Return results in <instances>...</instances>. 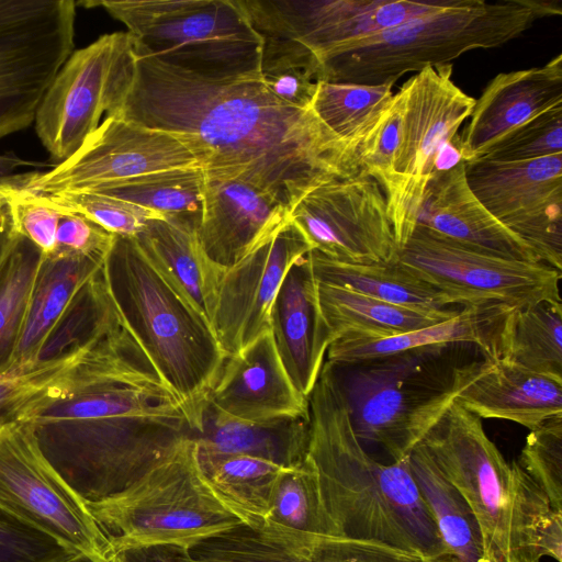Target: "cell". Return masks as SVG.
Instances as JSON below:
<instances>
[{
    "mask_svg": "<svg viewBox=\"0 0 562 562\" xmlns=\"http://www.w3.org/2000/svg\"><path fill=\"white\" fill-rule=\"evenodd\" d=\"M207 403L227 416L248 422L308 414V398L291 382L271 330L225 359Z\"/></svg>",
    "mask_w": 562,
    "mask_h": 562,
    "instance_id": "44dd1931",
    "label": "cell"
},
{
    "mask_svg": "<svg viewBox=\"0 0 562 562\" xmlns=\"http://www.w3.org/2000/svg\"><path fill=\"white\" fill-rule=\"evenodd\" d=\"M122 22L136 58L212 79L259 78L262 38L238 0H102Z\"/></svg>",
    "mask_w": 562,
    "mask_h": 562,
    "instance_id": "ba28073f",
    "label": "cell"
},
{
    "mask_svg": "<svg viewBox=\"0 0 562 562\" xmlns=\"http://www.w3.org/2000/svg\"><path fill=\"white\" fill-rule=\"evenodd\" d=\"M266 519L303 532L339 536L306 458L302 464L286 469L279 477Z\"/></svg>",
    "mask_w": 562,
    "mask_h": 562,
    "instance_id": "ab89813d",
    "label": "cell"
},
{
    "mask_svg": "<svg viewBox=\"0 0 562 562\" xmlns=\"http://www.w3.org/2000/svg\"><path fill=\"white\" fill-rule=\"evenodd\" d=\"M270 330L291 382L308 398L328 346L307 254L289 269L279 288L270 311Z\"/></svg>",
    "mask_w": 562,
    "mask_h": 562,
    "instance_id": "d4e9b609",
    "label": "cell"
},
{
    "mask_svg": "<svg viewBox=\"0 0 562 562\" xmlns=\"http://www.w3.org/2000/svg\"><path fill=\"white\" fill-rule=\"evenodd\" d=\"M104 562H195L189 548L172 543L133 546L106 553Z\"/></svg>",
    "mask_w": 562,
    "mask_h": 562,
    "instance_id": "816d5d0a",
    "label": "cell"
},
{
    "mask_svg": "<svg viewBox=\"0 0 562 562\" xmlns=\"http://www.w3.org/2000/svg\"><path fill=\"white\" fill-rule=\"evenodd\" d=\"M64 212L80 214L115 236L136 237L153 220L164 216L130 201L95 191L41 195Z\"/></svg>",
    "mask_w": 562,
    "mask_h": 562,
    "instance_id": "7bdbcfd3",
    "label": "cell"
},
{
    "mask_svg": "<svg viewBox=\"0 0 562 562\" xmlns=\"http://www.w3.org/2000/svg\"><path fill=\"white\" fill-rule=\"evenodd\" d=\"M403 102L397 91L359 148L361 170L381 187L386 202L395 192L394 161L396 157Z\"/></svg>",
    "mask_w": 562,
    "mask_h": 562,
    "instance_id": "bcb514c9",
    "label": "cell"
},
{
    "mask_svg": "<svg viewBox=\"0 0 562 562\" xmlns=\"http://www.w3.org/2000/svg\"><path fill=\"white\" fill-rule=\"evenodd\" d=\"M306 460L339 536L451 562L408 459L383 463L357 437L334 367L324 361L308 396Z\"/></svg>",
    "mask_w": 562,
    "mask_h": 562,
    "instance_id": "3957f363",
    "label": "cell"
},
{
    "mask_svg": "<svg viewBox=\"0 0 562 562\" xmlns=\"http://www.w3.org/2000/svg\"><path fill=\"white\" fill-rule=\"evenodd\" d=\"M74 0H0V69L66 61L74 52Z\"/></svg>",
    "mask_w": 562,
    "mask_h": 562,
    "instance_id": "4316f807",
    "label": "cell"
},
{
    "mask_svg": "<svg viewBox=\"0 0 562 562\" xmlns=\"http://www.w3.org/2000/svg\"><path fill=\"white\" fill-rule=\"evenodd\" d=\"M449 346L411 349L351 366L331 364L363 447L378 446L391 462H398L422 443L467 383V363L445 361Z\"/></svg>",
    "mask_w": 562,
    "mask_h": 562,
    "instance_id": "52a82bcc",
    "label": "cell"
},
{
    "mask_svg": "<svg viewBox=\"0 0 562 562\" xmlns=\"http://www.w3.org/2000/svg\"><path fill=\"white\" fill-rule=\"evenodd\" d=\"M313 250L290 220L229 268H220L212 330L226 358L270 330V311L289 269Z\"/></svg>",
    "mask_w": 562,
    "mask_h": 562,
    "instance_id": "ac0fdd59",
    "label": "cell"
},
{
    "mask_svg": "<svg viewBox=\"0 0 562 562\" xmlns=\"http://www.w3.org/2000/svg\"><path fill=\"white\" fill-rule=\"evenodd\" d=\"M562 105V55L546 65L501 72L475 100L458 136L463 161L483 156L497 140L532 117Z\"/></svg>",
    "mask_w": 562,
    "mask_h": 562,
    "instance_id": "7402d4cb",
    "label": "cell"
},
{
    "mask_svg": "<svg viewBox=\"0 0 562 562\" xmlns=\"http://www.w3.org/2000/svg\"><path fill=\"white\" fill-rule=\"evenodd\" d=\"M408 462L451 562H480L484 557L481 531L462 495L441 474L422 443L412 451Z\"/></svg>",
    "mask_w": 562,
    "mask_h": 562,
    "instance_id": "836d02e7",
    "label": "cell"
},
{
    "mask_svg": "<svg viewBox=\"0 0 562 562\" xmlns=\"http://www.w3.org/2000/svg\"><path fill=\"white\" fill-rule=\"evenodd\" d=\"M201 167L183 136L111 115L66 160L46 171L7 176L12 188L36 195L92 191L143 175Z\"/></svg>",
    "mask_w": 562,
    "mask_h": 562,
    "instance_id": "5bb4252c",
    "label": "cell"
},
{
    "mask_svg": "<svg viewBox=\"0 0 562 562\" xmlns=\"http://www.w3.org/2000/svg\"><path fill=\"white\" fill-rule=\"evenodd\" d=\"M314 250L356 263H395L400 248L379 183L364 171L305 194L290 211Z\"/></svg>",
    "mask_w": 562,
    "mask_h": 562,
    "instance_id": "e0dca14e",
    "label": "cell"
},
{
    "mask_svg": "<svg viewBox=\"0 0 562 562\" xmlns=\"http://www.w3.org/2000/svg\"><path fill=\"white\" fill-rule=\"evenodd\" d=\"M196 462L210 490L243 524L268 517L278 480L288 469L260 458L198 448Z\"/></svg>",
    "mask_w": 562,
    "mask_h": 562,
    "instance_id": "d6a6232c",
    "label": "cell"
},
{
    "mask_svg": "<svg viewBox=\"0 0 562 562\" xmlns=\"http://www.w3.org/2000/svg\"><path fill=\"white\" fill-rule=\"evenodd\" d=\"M482 205L526 241L540 261L562 269V154L522 161H464Z\"/></svg>",
    "mask_w": 562,
    "mask_h": 562,
    "instance_id": "2e32d148",
    "label": "cell"
},
{
    "mask_svg": "<svg viewBox=\"0 0 562 562\" xmlns=\"http://www.w3.org/2000/svg\"><path fill=\"white\" fill-rule=\"evenodd\" d=\"M1 188H2V182H1V180H0V189H1Z\"/></svg>",
    "mask_w": 562,
    "mask_h": 562,
    "instance_id": "9f6ffc18",
    "label": "cell"
},
{
    "mask_svg": "<svg viewBox=\"0 0 562 562\" xmlns=\"http://www.w3.org/2000/svg\"><path fill=\"white\" fill-rule=\"evenodd\" d=\"M200 450L265 459L283 468L302 464L307 456L310 412L268 422L227 416L206 403L200 432L190 435Z\"/></svg>",
    "mask_w": 562,
    "mask_h": 562,
    "instance_id": "83f0119b",
    "label": "cell"
},
{
    "mask_svg": "<svg viewBox=\"0 0 562 562\" xmlns=\"http://www.w3.org/2000/svg\"><path fill=\"white\" fill-rule=\"evenodd\" d=\"M0 507L66 547L105 561L109 538L46 460L27 420L0 428Z\"/></svg>",
    "mask_w": 562,
    "mask_h": 562,
    "instance_id": "9a60e30c",
    "label": "cell"
},
{
    "mask_svg": "<svg viewBox=\"0 0 562 562\" xmlns=\"http://www.w3.org/2000/svg\"><path fill=\"white\" fill-rule=\"evenodd\" d=\"M315 282L324 338L328 347L342 338L376 339L416 330L451 318L460 310L428 313Z\"/></svg>",
    "mask_w": 562,
    "mask_h": 562,
    "instance_id": "f546056e",
    "label": "cell"
},
{
    "mask_svg": "<svg viewBox=\"0 0 562 562\" xmlns=\"http://www.w3.org/2000/svg\"><path fill=\"white\" fill-rule=\"evenodd\" d=\"M86 505L109 538V551L156 543L190 548L243 524L205 483L191 438L120 494Z\"/></svg>",
    "mask_w": 562,
    "mask_h": 562,
    "instance_id": "9c48e42d",
    "label": "cell"
},
{
    "mask_svg": "<svg viewBox=\"0 0 562 562\" xmlns=\"http://www.w3.org/2000/svg\"><path fill=\"white\" fill-rule=\"evenodd\" d=\"M90 346L55 361L37 363L33 368L11 369L0 374V428L23 420L49 397Z\"/></svg>",
    "mask_w": 562,
    "mask_h": 562,
    "instance_id": "60d3db41",
    "label": "cell"
},
{
    "mask_svg": "<svg viewBox=\"0 0 562 562\" xmlns=\"http://www.w3.org/2000/svg\"><path fill=\"white\" fill-rule=\"evenodd\" d=\"M562 14L560 0H452L438 11L355 41L323 59L317 81L375 86L502 46L538 20Z\"/></svg>",
    "mask_w": 562,
    "mask_h": 562,
    "instance_id": "8992f818",
    "label": "cell"
},
{
    "mask_svg": "<svg viewBox=\"0 0 562 562\" xmlns=\"http://www.w3.org/2000/svg\"><path fill=\"white\" fill-rule=\"evenodd\" d=\"M397 263L432 288L447 307L562 304L557 269L479 251L419 225L400 249Z\"/></svg>",
    "mask_w": 562,
    "mask_h": 562,
    "instance_id": "8fae6325",
    "label": "cell"
},
{
    "mask_svg": "<svg viewBox=\"0 0 562 562\" xmlns=\"http://www.w3.org/2000/svg\"><path fill=\"white\" fill-rule=\"evenodd\" d=\"M43 252L18 234L0 260V374L13 364Z\"/></svg>",
    "mask_w": 562,
    "mask_h": 562,
    "instance_id": "74e56055",
    "label": "cell"
},
{
    "mask_svg": "<svg viewBox=\"0 0 562 562\" xmlns=\"http://www.w3.org/2000/svg\"><path fill=\"white\" fill-rule=\"evenodd\" d=\"M112 115L183 136L206 178L247 182L289 211L315 188L361 171L358 149L312 110L277 99L260 77L212 79L136 58Z\"/></svg>",
    "mask_w": 562,
    "mask_h": 562,
    "instance_id": "6da1fadb",
    "label": "cell"
},
{
    "mask_svg": "<svg viewBox=\"0 0 562 562\" xmlns=\"http://www.w3.org/2000/svg\"><path fill=\"white\" fill-rule=\"evenodd\" d=\"M314 279L362 295L428 313H443L447 307L439 294L411 272L395 263H356L339 261L317 250L307 254Z\"/></svg>",
    "mask_w": 562,
    "mask_h": 562,
    "instance_id": "1f68e13d",
    "label": "cell"
},
{
    "mask_svg": "<svg viewBox=\"0 0 562 562\" xmlns=\"http://www.w3.org/2000/svg\"><path fill=\"white\" fill-rule=\"evenodd\" d=\"M23 420L86 504L133 485L191 432L177 396L117 321Z\"/></svg>",
    "mask_w": 562,
    "mask_h": 562,
    "instance_id": "7a4b0ae2",
    "label": "cell"
},
{
    "mask_svg": "<svg viewBox=\"0 0 562 562\" xmlns=\"http://www.w3.org/2000/svg\"><path fill=\"white\" fill-rule=\"evenodd\" d=\"M422 445L473 513L484 555L562 562V512L517 461L505 460L480 417L453 402Z\"/></svg>",
    "mask_w": 562,
    "mask_h": 562,
    "instance_id": "277c9868",
    "label": "cell"
},
{
    "mask_svg": "<svg viewBox=\"0 0 562 562\" xmlns=\"http://www.w3.org/2000/svg\"><path fill=\"white\" fill-rule=\"evenodd\" d=\"M113 315L101 268L55 325L41 349L37 363L55 361L88 348L108 330Z\"/></svg>",
    "mask_w": 562,
    "mask_h": 562,
    "instance_id": "f35d334b",
    "label": "cell"
},
{
    "mask_svg": "<svg viewBox=\"0 0 562 562\" xmlns=\"http://www.w3.org/2000/svg\"><path fill=\"white\" fill-rule=\"evenodd\" d=\"M480 562H504V561L495 554H490V555H484Z\"/></svg>",
    "mask_w": 562,
    "mask_h": 562,
    "instance_id": "11a10c76",
    "label": "cell"
},
{
    "mask_svg": "<svg viewBox=\"0 0 562 562\" xmlns=\"http://www.w3.org/2000/svg\"><path fill=\"white\" fill-rule=\"evenodd\" d=\"M76 553L0 507V562H60Z\"/></svg>",
    "mask_w": 562,
    "mask_h": 562,
    "instance_id": "7dc6e473",
    "label": "cell"
},
{
    "mask_svg": "<svg viewBox=\"0 0 562 562\" xmlns=\"http://www.w3.org/2000/svg\"><path fill=\"white\" fill-rule=\"evenodd\" d=\"M3 183L7 186L18 233L33 243L43 255L53 254L57 248L60 211L44 196L16 190L4 181Z\"/></svg>",
    "mask_w": 562,
    "mask_h": 562,
    "instance_id": "c3c4849f",
    "label": "cell"
},
{
    "mask_svg": "<svg viewBox=\"0 0 562 562\" xmlns=\"http://www.w3.org/2000/svg\"><path fill=\"white\" fill-rule=\"evenodd\" d=\"M501 358L562 380V304L513 308L502 331Z\"/></svg>",
    "mask_w": 562,
    "mask_h": 562,
    "instance_id": "d590c367",
    "label": "cell"
},
{
    "mask_svg": "<svg viewBox=\"0 0 562 562\" xmlns=\"http://www.w3.org/2000/svg\"><path fill=\"white\" fill-rule=\"evenodd\" d=\"M115 235L87 217L60 211L56 250L105 258Z\"/></svg>",
    "mask_w": 562,
    "mask_h": 562,
    "instance_id": "f907efd6",
    "label": "cell"
},
{
    "mask_svg": "<svg viewBox=\"0 0 562 562\" xmlns=\"http://www.w3.org/2000/svg\"><path fill=\"white\" fill-rule=\"evenodd\" d=\"M102 277L122 327L177 396L200 432L207 396L226 359L211 326L162 278L134 237L115 236Z\"/></svg>",
    "mask_w": 562,
    "mask_h": 562,
    "instance_id": "5b68a950",
    "label": "cell"
},
{
    "mask_svg": "<svg viewBox=\"0 0 562 562\" xmlns=\"http://www.w3.org/2000/svg\"><path fill=\"white\" fill-rule=\"evenodd\" d=\"M451 76L452 64L426 67L398 89L403 112L394 161L395 192L387 209L400 249L416 227L441 149L456 140L475 102Z\"/></svg>",
    "mask_w": 562,
    "mask_h": 562,
    "instance_id": "4fadbf2b",
    "label": "cell"
},
{
    "mask_svg": "<svg viewBox=\"0 0 562 562\" xmlns=\"http://www.w3.org/2000/svg\"><path fill=\"white\" fill-rule=\"evenodd\" d=\"M260 78L267 90L280 101L312 110L318 81L306 69L283 63H261Z\"/></svg>",
    "mask_w": 562,
    "mask_h": 562,
    "instance_id": "681fc988",
    "label": "cell"
},
{
    "mask_svg": "<svg viewBox=\"0 0 562 562\" xmlns=\"http://www.w3.org/2000/svg\"><path fill=\"white\" fill-rule=\"evenodd\" d=\"M452 0H238L262 38L261 61L310 71L341 47L408 20L446 8ZM317 80V79H316Z\"/></svg>",
    "mask_w": 562,
    "mask_h": 562,
    "instance_id": "30bf717a",
    "label": "cell"
},
{
    "mask_svg": "<svg viewBox=\"0 0 562 562\" xmlns=\"http://www.w3.org/2000/svg\"><path fill=\"white\" fill-rule=\"evenodd\" d=\"M63 65L0 69V139L33 124L37 105Z\"/></svg>",
    "mask_w": 562,
    "mask_h": 562,
    "instance_id": "b9f144b4",
    "label": "cell"
},
{
    "mask_svg": "<svg viewBox=\"0 0 562 562\" xmlns=\"http://www.w3.org/2000/svg\"><path fill=\"white\" fill-rule=\"evenodd\" d=\"M394 83L364 86L318 81L311 109L329 131L359 150L390 104Z\"/></svg>",
    "mask_w": 562,
    "mask_h": 562,
    "instance_id": "8d00e7d4",
    "label": "cell"
},
{
    "mask_svg": "<svg viewBox=\"0 0 562 562\" xmlns=\"http://www.w3.org/2000/svg\"><path fill=\"white\" fill-rule=\"evenodd\" d=\"M467 383L456 402L481 419H502L529 430L562 414V380L505 359L467 363Z\"/></svg>",
    "mask_w": 562,
    "mask_h": 562,
    "instance_id": "cb8c5ba5",
    "label": "cell"
},
{
    "mask_svg": "<svg viewBox=\"0 0 562 562\" xmlns=\"http://www.w3.org/2000/svg\"><path fill=\"white\" fill-rule=\"evenodd\" d=\"M202 562H435L379 541L294 530L266 518L210 538Z\"/></svg>",
    "mask_w": 562,
    "mask_h": 562,
    "instance_id": "d6986e66",
    "label": "cell"
},
{
    "mask_svg": "<svg viewBox=\"0 0 562 562\" xmlns=\"http://www.w3.org/2000/svg\"><path fill=\"white\" fill-rule=\"evenodd\" d=\"M1 182L2 188L0 189V260L5 255V252L12 245L14 238L19 234L15 228L7 186L3 183L2 180Z\"/></svg>",
    "mask_w": 562,
    "mask_h": 562,
    "instance_id": "f5cc1de1",
    "label": "cell"
},
{
    "mask_svg": "<svg viewBox=\"0 0 562 562\" xmlns=\"http://www.w3.org/2000/svg\"><path fill=\"white\" fill-rule=\"evenodd\" d=\"M517 462L562 512V414L529 430Z\"/></svg>",
    "mask_w": 562,
    "mask_h": 562,
    "instance_id": "ee69618b",
    "label": "cell"
},
{
    "mask_svg": "<svg viewBox=\"0 0 562 562\" xmlns=\"http://www.w3.org/2000/svg\"><path fill=\"white\" fill-rule=\"evenodd\" d=\"M289 221V209L260 189L240 180L206 178L194 236L210 262L229 268Z\"/></svg>",
    "mask_w": 562,
    "mask_h": 562,
    "instance_id": "ffe728a7",
    "label": "cell"
},
{
    "mask_svg": "<svg viewBox=\"0 0 562 562\" xmlns=\"http://www.w3.org/2000/svg\"><path fill=\"white\" fill-rule=\"evenodd\" d=\"M134 238L162 278L211 326L221 267L204 257L194 233L153 220Z\"/></svg>",
    "mask_w": 562,
    "mask_h": 562,
    "instance_id": "4dcf8cb0",
    "label": "cell"
},
{
    "mask_svg": "<svg viewBox=\"0 0 562 562\" xmlns=\"http://www.w3.org/2000/svg\"><path fill=\"white\" fill-rule=\"evenodd\" d=\"M104 259L60 250L44 255L11 369L37 364L46 338L76 295L101 270Z\"/></svg>",
    "mask_w": 562,
    "mask_h": 562,
    "instance_id": "f1b7e54d",
    "label": "cell"
},
{
    "mask_svg": "<svg viewBox=\"0 0 562 562\" xmlns=\"http://www.w3.org/2000/svg\"><path fill=\"white\" fill-rule=\"evenodd\" d=\"M416 225L479 251L541 262L526 241L476 199L468 184L463 160L434 175L425 191Z\"/></svg>",
    "mask_w": 562,
    "mask_h": 562,
    "instance_id": "603a6c76",
    "label": "cell"
},
{
    "mask_svg": "<svg viewBox=\"0 0 562 562\" xmlns=\"http://www.w3.org/2000/svg\"><path fill=\"white\" fill-rule=\"evenodd\" d=\"M136 57L127 32L103 34L74 50L42 97L35 133L50 159L66 160L121 105L135 74Z\"/></svg>",
    "mask_w": 562,
    "mask_h": 562,
    "instance_id": "7c38bea8",
    "label": "cell"
},
{
    "mask_svg": "<svg viewBox=\"0 0 562 562\" xmlns=\"http://www.w3.org/2000/svg\"><path fill=\"white\" fill-rule=\"evenodd\" d=\"M562 154V105L519 125L480 158L496 161L532 160Z\"/></svg>",
    "mask_w": 562,
    "mask_h": 562,
    "instance_id": "f6af8a7d",
    "label": "cell"
},
{
    "mask_svg": "<svg viewBox=\"0 0 562 562\" xmlns=\"http://www.w3.org/2000/svg\"><path fill=\"white\" fill-rule=\"evenodd\" d=\"M205 180L201 167H188L143 175L92 191L149 209L195 233L203 213Z\"/></svg>",
    "mask_w": 562,
    "mask_h": 562,
    "instance_id": "e575fe53",
    "label": "cell"
},
{
    "mask_svg": "<svg viewBox=\"0 0 562 562\" xmlns=\"http://www.w3.org/2000/svg\"><path fill=\"white\" fill-rule=\"evenodd\" d=\"M512 307L463 306L451 318L384 338H342L327 349L325 361L344 367L411 349L436 345L472 344L485 359H499L502 331Z\"/></svg>",
    "mask_w": 562,
    "mask_h": 562,
    "instance_id": "484cf974",
    "label": "cell"
},
{
    "mask_svg": "<svg viewBox=\"0 0 562 562\" xmlns=\"http://www.w3.org/2000/svg\"><path fill=\"white\" fill-rule=\"evenodd\" d=\"M60 562H102V561H100L99 559H97L94 557L86 554V553H76V554L71 555L70 558H68L64 561H60Z\"/></svg>",
    "mask_w": 562,
    "mask_h": 562,
    "instance_id": "db71d44e",
    "label": "cell"
}]
</instances>
